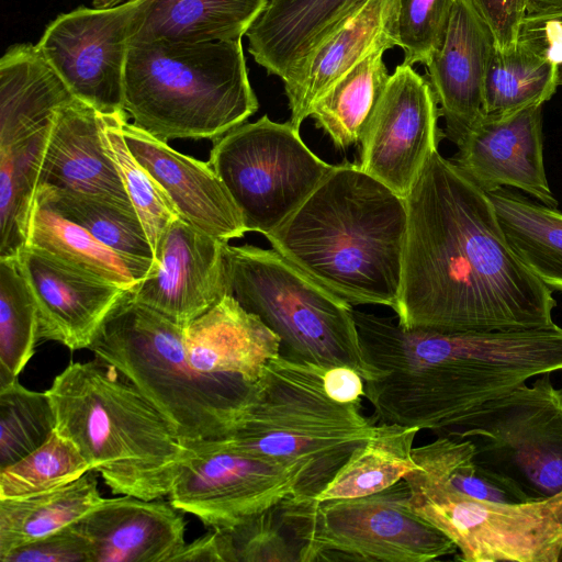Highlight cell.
Here are the masks:
<instances>
[{
    "label": "cell",
    "instance_id": "277c9868",
    "mask_svg": "<svg viewBox=\"0 0 562 562\" xmlns=\"http://www.w3.org/2000/svg\"><path fill=\"white\" fill-rule=\"evenodd\" d=\"M112 366L70 362L46 391L56 430L114 494L169 495L190 450L171 422Z\"/></svg>",
    "mask_w": 562,
    "mask_h": 562
},
{
    "label": "cell",
    "instance_id": "c3c4849f",
    "mask_svg": "<svg viewBox=\"0 0 562 562\" xmlns=\"http://www.w3.org/2000/svg\"><path fill=\"white\" fill-rule=\"evenodd\" d=\"M562 9V0H527V14L536 15Z\"/></svg>",
    "mask_w": 562,
    "mask_h": 562
},
{
    "label": "cell",
    "instance_id": "816d5d0a",
    "mask_svg": "<svg viewBox=\"0 0 562 562\" xmlns=\"http://www.w3.org/2000/svg\"><path fill=\"white\" fill-rule=\"evenodd\" d=\"M558 562H562V550L560 552V555H559V561Z\"/></svg>",
    "mask_w": 562,
    "mask_h": 562
},
{
    "label": "cell",
    "instance_id": "7c38bea8",
    "mask_svg": "<svg viewBox=\"0 0 562 562\" xmlns=\"http://www.w3.org/2000/svg\"><path fill=\"white\" fill-rule=\"evenodd\" d=\"M406 481L412 509L456 544L464 562H558L562 550V491L536 501L475 499L427 480Z\"/></svg>",
    "mask_w": 562,
    "mask_h": 562
},
{
    "label": "cell",
    "instance_id": "4dcf8cb0",
    "mask_svg": "<svg viewBox=\"0 0 562 562\" xmlns=\"http://www.w3.org/2000/svg\"><path fill=\"white\" fill-rule=\"evenodd\" d=\"M378 49L333 83L312 105V116L338 148L360 144L386 88L390 75Z\"/></svg>",
    "mask_w": 562,
    "mask_h": 562
},
{
    "label": "cell",
    "instance_id": "5bb4252c",
    "mask_svg": "<svg viewBox=\"0 0 562 562\" xmlns=\"http://www.w3.org/2000/svg\"><path fill=\"white\" fill-rule=\"evenodd\" d=\"M144 1L63 13L36 44L71 94L101 113L125 111L124 78L133 22Z\"/></svg>",
    "mask_w": 562,
    "mask_h": 562
},
{
    "label": "cell",
    "instance_id": "30bf717a",
    "mask_svg": "<svg viewBox=\"0 0 562 562\" xmlns=\"http://www.w3.org/2000/svg\"><path fill=\"white\" fill-rule=\"evenodd\" d=\"M549 374L486 401L437 432L469 440L477 463L532 501L562 491V387Z\"/></svg>",
    "mask_w": 562,
    "mask_h": 562
},
{
    "label": "cell",
    "instance_id": "ab89813d",
    "mask_svg": "<svg viewBox=\"0 0 562 562\" xmlns=\"http://www.w3.org/2000/svg\"><path fill=\"white\" fill-rule=\"evenodd\" d=\"M55 429L46 391L29 390L19 381L0 389V469L38 448Z\"/></svg>",
    "mask_w": 562,
    "mask_h": 562
},
{
    "label": "cell",
    "instance_id": "d6a6232c",
    "mask_svg": "<svg viewBox=\"0 0 562 562\" xmlns=\"http://www.w3.org/2000/svg\"><path fill=\"white\" fill-rule=\"evenodd\" d=\"M557 87V64L547 55L520 41L509 50L494 45L484 78L483 114L543 105Z\"/></svg>",
    "mask_w": 562,
    "mask_h": 562
},
{
    "label": "cell",
    "instance_id": "8d00e7d4",
    "mask_svg": "<svg viewBox=\"0 0 562 562\" xmlns=\"http://www.w3.org/2000/svg\"><path fill=\"white\" fill-rule=\"evenodd\" d=\"M38 321L18 258H0V389L16 381L35 352Z\"/></svg>",
    "mask_w": 562,
    "mask_h": 562
},
{
    "label": "cell",
    "instance_id": "f6af8a7d",
    "mask_svg": "<svg viewBox=\"0 0 562 562\" xmlns=\"http://www.w3.org/2000/svg\"><path fill=\"white\" fill-rule=\"evenodd\" d=\"M518 41L530 45L558 64L562 59V9L526 15Z\"/></svg>",
    "mask_w": 562,
    "mask_h": 562
},
{
    "label": "cell",
    "instance_id": "484cf974",
    "mask_svg": "<svg viewBox=\"0 0 562 562\" xmlns=\"http://www.w3.org/2000/svg\"><path fill=\"white\" fill-rule=\"evenodd\" d=\"M71 98L36 45L11 46L0 59V146L50 127Z\"/></svg>",
    "mask_w": 562,
    "mask_h": 562
},
{
    "label": "cell",
    "instance_id": "7bdbcfd3",
    "mask_svg": "<svg viewBox=\"0 0 562 562\" xmlns=\"http://www.w3.org/2000/svg\"><path fill=\"white\" fill-rule=\"evenodd\" d=\"M1 562H91V550L85 536L72 524L54 533L18 547Z\"/></svg>",
    "mask_w": 562,
    "mask_h": 562
},
{
    "label": "cell",
    "instance_id": "4fadbf2b",
    "mask_svg": "<svg viewBox=\"0 0 562 562\" xmlns=\"http://www.w3.org/2000/svg\"><path fill=\"white\" fill-rule=\"evenodd\" d=\"M186 446L190 452L169 502L206 528H232L294 496L297 474L290 469L235 450L222 439Z\"/></svg>",
    "mask_w": 562,
    "mask_h": 562
},
{
    "label": "cell",
    "instance_id": "836d02e7",
    "mask_svg": "<svg viewBox=\"0 0 562 562\" xmlns=\"http://www.w3.org/2000/svg\"><path fill=\"white\" fill-rule=\"evenodd\" d=\"M52 126L0 146V258L18 257L26 245L41 162Z\"/></svg>",
    "mask_w": 562,
    "mask_h": 562
},
{
    "label": "cell",
    "instance_id": "d6986e66",
    "mask_svg": "<svg viewBox=\"0 0 562 562\" xmlns=\"http://www.w3.org/2000/svg\"><path fill=\"white\" fill-rule=\"evenodd\" d=\"M122 132L131 153L160 186L181 220L224 241L247 233L239 209L209 162L175 150L127 119Z\"/></svg>",
    "mask_w": 562,
    "mask_h": 562
},
{
    "label": "cell",
    "instance_id": "1f68e13d",
    "mask_svg": "<svg viewBox=\"0 0 562 562\" xmlns=\"http://www.w3.org/2000/svg\"><path fill=\"white\" fill-rule=\"evenodd\" d=\"M419 429L381 423L353 450L328 485L313 499L355 498L383 491L419 469L413 458V442Z\"/></svg>",
    "mask_w": 562,
    "mask_h": 562
},
{
    "label": "cell",
    "instance_id": "2e32d148",
    "mask_svg": "<svg viewBox=\"0 0 562 562\" xmlns=\"http://www.w3.org/2000/svg\"><path fill=\"white\" fill-rule=\"evenodd\" d=\"M227 244L177 218L158 243L153 270L131 296L186 327L228 295Z\"/></svg>",
    "mask_w": 562,
    "mask_h": 562
},
{
    "label": "cell",
    "instance_id": "60d3db41",
    "mask_svg": "<svg viewBox=\"0 0 562 562\" xmlns=\"http://www.w3.org/2000/svg\"><path fill=\"white\" fill-rule=\"evenodd\" d=\"M216 533L222 562H301V544L280 503Z\"/></svg>",
    "mask_w": 562,
    "mask_h": 562
},
{
    "label": "cell",
    "instance_id": "7a4b0ae2",
    "mask_svg": "<svg viewBox=\"0 0 562 562\" xmlns=\"http://www.w3.org/2000/svg\"><path fill=\"white\" fill-rule=\"evenodd\" d=\"M367 361L364 396L383 423L436 434L529 379L562 371V327L495 331L405 328L353 310Z\"/></svg>",
    "mask_w": 562,
    "mask_h": 562
},
{
    "label": "cell",
    "instance_id": "d4e9b609",
    "mask_svg": "<svg viewBox=\"0 0 562 562\" xmlns=\"http://www.w3.org/2000/svg\"><path fill=\"white\" fill-rule=\"evenodd\" d=\"M369 0H269L246 33L248 52L283 78Z\"/></svg>",
    "mask_w": 562,
    "mask_h": 562
},
{
    "label": "cell",
    "instance_id": "ee69618b",
    "mask_svg": "<svg viewBox=\"0 0 562 562\" xmlns=\"http://www.w3.org/2000/svg\"><path fill=\"white\" fill-rule=\"evenodd\" d=\"M501 50L513 49L527 14V0H472Z\"/></svg>",
    "mask_w": 562,
    "mask_h": 562
},
{
    "label": "cell",
    "instance_id": "f1b7e54d",
    "mask_svg": "<svg viewBox=\"0 0 562 562\" xmlns=\"http://www.w3.org/2000/svg\"><path fill=\"white\" fill-rule=\"evenodd\" d=\"M487 195L516 256L543 284L562 292V212L506 187Z\"/></svg>",
    "mask_w": 562,
    "mask_h": 562
},
{
    "label": "cell",
    "instance_id": "3957f363",
    "mask_svg": "<svg viewBox=\"0 0 562 562\" xmlns=\"http://www.w3.org/2000/svg\"><path fill=\"white\" fill-rule=\"evenodd\" d=\"M406 199L357 164L333 166L266 238L288 261L351 305L397 308Z\"/></svg>",
    "mask_w": 562,
    "mask_h": 562
},
{
    "label": "cell",
    "instance_id": "f546056e",
    "mask_svg": "<svg viewBox=\"0 0 562 562\" xmlns=\"http://www.w3.org/2000/svg\"><path fill=\"white\" fill-rule=\"evenodd\" d=\"M91 471L64 486L19 498H0V557L70 526L103 498Z\"/></svg>",
    "mask_w": 562,
    "mask_h": 562
},
{
    "label": "cell",
    "instance_id": "681fc988",
    "mask_svg": "<svg viewBox=\"0 0 562 562\" xmlns=\"http://www.w3.org/2000/svg\"><path fill=\"white\" fill-rule=\"evenodd\" d=\"M122 0H94V8H111L120 4Z\"/></svg>",
    "mask_w": 562,
    "mask_h": 562
},
{
    "label": "cell",
    "instance_id": "8fae6325",
    "mask_svg": "<svg viewBox=\"0 0 562 562\" xmlns=\"http://www.w3.org/2000/svg\"><path fill=\"white\" fill-rule=\"evenodd\" d=\"M209 164L239 209L247 232L280 227L331 170L291 122L263 115L213 140Z\"/></svg>",
    "mask_w": 562,
    "mask_h": 562
},
{
    "label": "cell",
    "instance_id": "ac0fdd59",
    "mask_svg": "<svg viewBox=\"0 0 562 562\" xmlns=\"http://www.w3.org/2000/svg\"><path fill=\"white\" fill-rule=\"evenodd\" d=\"M542 108L482 114L457 144L452 161L486 193L515 188L557 207L544 169Z\"/></svg>",
    "mask_w": 562,
    "mask_h": 562
},
{
    "label": "cell",
    "instance_id": "74e56055",
    "mask_svg": "<svg viewBox=\"0 0 562 562\" xmlns=\"http://www.w3.org/2000/svg\"><path fill=\"white\" fill-rule=\"evenodd\" d=\"M125 119L126 111L102 113V139L155 254L162 234L179 215L160 186L127 147L122 132Z\"/></svg>",
    "mask_w": 562,
    "mask_h": 562
},
{
    "label": "cell",
    "instance_id": "83f0119b",
    "mask_svg": "<svg viewBox=\"0 0 562 562\" xmlns=\"http://www.w3.org/2000/svg\"><path fill=\"white\" fill-rule=\"evenodd\" d=\"M26 245L44 250L127 291L144 280L155 261L120 254L35 196Z\"/></svg>",
    "mask_w": 562,
    "mask_h": 562
},
{
    "label": "cell",
    "instance_id": "e575fe53",
    "mask_svg": "<svg viewBox=\"0 0 562 562\" xmlns=\"http://www.w3.org/2000/svg\"><path fill=\"white\" fill-rule=\"evenodd\" d=\"M412 453L427 480L465 496L495 503L532 501L514 483L477 463L469 440L438 435Z\"/></svg>",
    "mask_w": 562,
    "mask_h": 562
},
{
    "label": "cell",
    "instance_id": "b9f144b4",
    "mask_svg": "<svg viewBox=\"0 0 562 562\" xmlns=\"http://www.w3.org/2000/svg\"><path fill=\"white\" fill-rule=\"evenodd\" d=\"M457 0H398L397 46L407 65L425 64L441 48Z\"/></svg>",
    "mask_w": 562,
    "mask_h": 562
},
{
    "label": "cell",
    "instance_id": "52a82bcc",
    "mask_svg": "<svg viewBox=\"0 0 562 562\" xmlns=\"http://www.w3.org/2000/svg\"><path fill=\"white\" fill-rule=\"evenodd\" d=\"M258 108L241 38L130 46L124 110L134 125L160 140H214Z\"/></svg>",
    "mask_w": 562,
    "mask_h": 562
},
{
    "label": "cell",
    "instance_id": "5b68a950",
    "mask_svg": "<svg viewBox=\"0 0 562 562\" xmlns=\"http://www.w3.org/2000/svg\"><path fill=\"white\" fill-rule=\"evenodd\" d=\"M325 370L282 355L271 359L238 427L222 439L235 450L294 471V501L315 498L375 426L360 403L327 395Z\"/></svg>",
    "mask_w": 562,
    "mask_h": 562
},
{
    "label": "cell",
    "instance_id": "7402d4cb",
    "mask_svg": "<svg viewBox=\"0 0 562 562\" xmlns=\"http://www.w3.org/2000/svg\"><path fill=\"white\" fill-rule=\"evenodd\" d=\"M397 2L369 0L344 26L281 78L292 125L300 130L310 116L313 103L363 58L378 49L397 46Z\"/></svg>",
    "mask_w": 562,
    "mask_h": 562
},
{
    "label": "cell",
    "instance_id": "ffe728a7",
    "mask_svg": "<svg viewBox=\"0 0 562 562\" xmlns=\"http://www.w3.org/2000/svg\"><path fill=\"white\" fill-rule=\"evenodd\" d=\"M495 45L472 0H457L445 42L426 63L429 82L456 145L483 114V86Z\"/></svg>",
    "mask_w": 562,
    "mask_h": 562
},
{
    "label": "cell",
    "instance_id": "cb8c5ba5",
    "mask_svg": "<svg viewBox=\"0 0 562 562\" xmlns=\"http://www.w3.org/2000/svg\"><path fill=\"white\" fill-rule=\"evenodd\" d=\"M184 346L195 370L249 383L280 355V338L231 295L184 327Z\"/></svg>",
    "mask_w": 562,
    "mask_h": 562
},
{
    "label": "cell",
    "instance_id": "e0dca14e",
    "mask_svg": "<svg viewBox=\"0 0 562 562\" xmlns=\"http://www.w3.org/2000/svg\"><path fill=\"white\" fill-rule=\"evenodd\" d=\"M16 258L36 305L38 340L90 349L127 290L33 246Z\"/></svg>",
    "mask_w": 562,
    "mask_h": 562
},
{
    "label": "cell",
    "instance_id": "7dc6e473",
    "mask_svg": "<svg viewBox=\"0 0 562 562\" xmlns=\"http://www.w3.org/2000/svg\"><path fill=\"white\" fill-rule=\"evenodd\" d=\"M222 562L216 530L186 543L171 562Z\"/></svg>",
    "mask_w": 562,
    "mask_h": 562
},
{
    "label": "cell",
    "instance_id": "f35d334b",
    "mask_svg": "<svg viewBox=\"0 0 562 562\" xmlns=\"http://www.w3.org/2000/svg\"><path fill=\"white\" fill-rule=\"evenodd\" d=\"M92 471L76 445L56 429L38 448L0 469V498L36 495Z\"/></svg>",
    "mask_w": 562,
    "mask_h": 562
},
{
    "label": "cell",
    "instance_id": "f907efd6",
    "mask_svg": "<svg viewBox=\"0 0 562 562\" xmlns=\"http://www.w3.org/2000/svg\"><path fill=\"white\" fill-rule=\"evenodd\" d=\"M557 83L562 86V59L557 64Z\"/></svg>",
    "mask_w": 562,
    "mask_h": 562
},
{
    "label": "cell",
    "instance_id": "44dd1931",
    "mask_svg": "<svg viewBox=\"0 0 562 562\" xmlns=\"http://www.w3.org/2000/svg\"><path fill=\"white\" fill-rule=\"evenodd\" d=\"M171 503L131 495L104 499L74 525L91 562H171L186 544V520Z\"/></svg>",
    "mask_w": 562,
    "mask_h": 562
},
{
    "label": "cell",
    "instance_id": "9c48e42d",
    "mask_svg": "<svg viewBox=\"0 0 562 562\" xmlns=\"http://www.w3.org/2000/svg\"><path fill=\"white\" fill-rule=\"evenodd\" d=\"M403 479L370 495L280 503L302 548L301 562H428L456 553L442 531L415 513Z\"/></svg>",
    "mask_w": 562,
    "mask_h": 562
},
{
    "label": "cell",
    "instance_id": "bcb514c9",
    "mask_svg": "<svg viewBox=\"0 0 562 562\" xmlns=\"http://www.w3.org/2000/svg\"><path fill=\"white\" fill-rule=\"evenodd\" d=\"M327 395L340 403H360L364 396V380L349 367H331L323 376Z\"/></svg>",
    "mask_w": 562,
    "mask_h": 562
},
{
    "label": "cell",
    "instance_id": "4316f807",
    "mask_svg": "<svg viewBox=\"0 0 562 562\" xmlns=\"http://www.w3.org/2000/svg\"><path fill=\"white\" fill-rule=\"evenodd\" d=\"M269 0H145L132 29V43L196 44L237 40Z\"/></svg>",
    "mask_w": 562,
    "mask_h": 562
},
{
    "label": "cell",
    "instance_id": "9a60e30c",
    "mask_svg": "<svg viewBox=\"0 0 562 562\" xmlns=\"http://www.w3.org/2000/svg\"><path fill=\"white\" fill-rule=\"evenodd\" d=\"M439 115L430 82L411 65L396 66L360 142L358 166L406 198L445 136Z\"/></svg>",
    "mask_w": 562,
    "mask_h": 562
},
{
    "label": "cell",
    "instance_id": "d590c367",
    "mask_svg": "<svg viewBox=\"0 0 562 562\" xmlns=\"http://www.w3.org/2000/svg\"><path fill=\"white\" fill-rule=\"evenodd\" d=\"M35 196L109 248L155 261L151 245L134 207L94 194L48 187H38Z\"/></svg>",
    "mask_w": 562,
    "mask_h": 562
},
{
    "label": "cell",
    "instance_id": "ba28073f",
    "mask_svg": "<svg viewBox=\"0 0 562 562\" xmlns=\"http://www.w3.org/2000/svg\"><path fill=\"white\" fill-rule=\"evenodd\" d=\"M227 292L280 338L283 357L329 369L349 367L364 381L381 372L363 353L353 308L276 250L225 247Z\"/></svg>",
    "mask_w": 562,
    "mask_h": 562
},
{
    "label": "cell",
    "instance_id": "8992f818",
    "mask_svg": "<svg viewBox=\"0 0 562 562\" xmlns=\"http://www.w3.org/2000/svg\"><path fill=\"white\" fill-rule=\"evenodd\" d=\"M90 350L133 383L184 441L228 437L238 427L257 382L195 370L187 357L184 327L135 301L130 291Z\"/></svg>",
    "mask_w": 562,
    "mask_h": 562
},
{
    "label": "cell",
    "instance_id": "603a6c76",
    "mask_svg": "<svg viewBox=\"0 0 562 562\" xmlns=\"http://www.w3.org/2000/svg\"><path fill=\"white\" fill-rule=\"evenodd\" d=\"M101 114L75 97L58 109L45 145L37 188L94 194L134 207L105 150Z\"/></svg>",
    "mask_w": 562,
    "mask_h": 562
},
{
    "label": "cell",
    "instance_id": "6da1fadb",
    "mask_svg": "<svg viewBox=\"0 0 562 562\" xmlns=\"http://www.w3.org/2000/svg\"><path fill=\"white\" fill-rule=\"evenodd\" d=\"M405 199L401 326L495 331L555 324L553 291L516 256L490 196L452 160L434 151Z\"/></svg>",
    "mask_w": 562,
    "mask_h": 562
}]
</instances>
